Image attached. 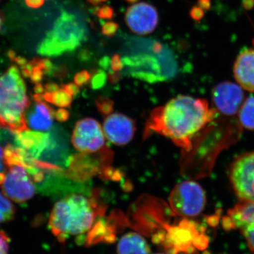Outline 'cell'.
Listing matches in <instances>:
<instances>
[{"instance_id":"obj_1","label":"cell","mask_w":254,"mask_h":254,"mask_svg":"<svg viewBox=\"0 0 254 254\" xmlns=\"http://www.w3.org/2000/svg\"><path fill=\"white\" fill-rule=\"evenodd\" d=\"M217 113L216 110L209 108L208 102L204 99L179 95L164 106L153 110L147 123L145 133L155 132L190 151L193 138L213 121Z\"/></svg>"},{"instance_id":"obj_2","label":"cell","mask_w":254,"mask_h":254,"mask_svg":"<svg viewBox=\"0 0 254 254\" xmlns=\"http://www.w3.org/2000/svg\"><path fill=\"white\" fill-rule=\"evenodd\" d=\"M143 40L138 41L141 50L133 44L136 51L129 52L122 58L127 72L132 77L151 83L175 77L177 64L173 53L159 41Z\"/></svg>"},{"instance_id":"obj_3","label":"cell","mask_w":254,"mask_h":254,"mask_svg":"<svg viewBox=\"0 0 254 254\" xmlns=\"http://www.w3.org/2000/svg\"><path fill=\"white\" fill-rule=\"evenodd\" d=\"M98 216L96 206L85 195L72 194L59 200L50 213L49 227L60 242L91 230Z\"/></svg>"},{"instance_id":"obj_4","label":"cell","mask_w":254,"mask_h":254,"mask_svg":"<svg viewBox=\"0 0 254 254\" xmlns=\"http://www.w3.org/2000/svg\"><path fill=\"white\" fill-rule=\"evenodd\" d=\"M26 83L18 66H10L0 76V128L16 133L28 130L29 108Z\"/></svg>"},{"instance_id":"obj_5","label":"cell","mask_w":254,"mask_h":254,"mask_svg":"<svg viewBox=\"0 0 254 254\" xmlns=\"http://www.w3.org/2000/svg\"><path fill=\"white\" fill-rule=\"evenodd\" d=\"M86 38L84 23L74 14L63 11L38 45L37 53L48 58L59 57L76 50Z\"/></svg>"},{"instance_id":"obj_6","label":"cell","mask_w":254,"mask_h":254,"mask_svg":"<svg viewBox=\"0 0 254 254\" xmlns=\"http://www.w3.org/2000/svg\"><path fill=\"white\" fill-rule=\"evenodd\" d=\"M169 203L174 213L183 217H195L205 208L204 190L196 182L185 181L178 184L169 196Z\"/></svg>"},{"instance_id":"obj_7","label":"cell","mask_w":254,"mask_h":254,"mask_svg":"<svg viewBox=\"0 0 254 254\" xmlns=\"http://www.w3.org/2000/svg\"><path fill=\"white\" fill-rule=\"evenodd\" d=\"M199 227L195 222L189 220H184L180 225L170 227L169 240L172 241L174 250L191 254L194 248L205 250L208 245V238Z\"/></svg>"},{"instance_id":"obj_8","label":"cell","mask_w":254,"mask_h":254,"mask_svg":"<svg viewBox=\"0 0 254 254\" xmlns=\"http://www.w3.org/2000/svg\"><path fill=\"white\" fill-rule=\"evenodd\" d=\"M230 178L237 196L245 201H254V152L241 155L235 160Z\"/></svg>"},{"instance_id":"obj_9","label":"cell","mask_w":254,"mask_h":254,"mask_svg":"<svg viewBox=\"0 0 254 254\" xmlns=\"http://www.w3.org/2000/svg\"><path fill=\"white\" fill-rule=\"evenodd\" d=\"M71 142L78 151L95 153L104 147V132L96 120L92 118L83 119L78 122L73 128Z\"/></svg>"},{"instance_id":"obj_10","label":"cell","mask_w":254,"mask_h":254,"mask_svg":"<svg viewBox=\"0 0 254 254\" xmlns=\"http://www.w3.org/2000/svg\"><path fill=\"white\" fill-rule=\"evenodd\" d=\"M2 190L6 196L18 203L31 199L36 192L34 185L23 165L9 167V172L2 184Z\"/></svg>"},{"instance_id":"obj_11","label":"cell","mask_w":254,"mask_h":254,"mask_svg":"<svg viewBox=\"0 0 254 254\" xmlns=\"http://www.w3.org/2000/svg\"><path fill=\"white\" fill-rule=\"evenodd\" d=\"M222 222L227 230L239 229L254 253V201L242 200L229 210Z\"/></svg>"},{"instance_id":"obj_12","label":"cell","mask_w":254,"mask_h":254,"mask_svg":"<svg viewBox=\"0 0 254 254\" xmlns=\"http://www.w3.org/2000/svg\"><path fill=\"white\" fill-rule=\"evenodd\" d=\"M125 20L133 33L145 36L153 33L158 26V10L148 3H136L127 9Z\"/></svg>"},{"instance_id":"obj_13","label":"cell","mask_w":254,"mask_h":254,"mask_svg":"<svg viewBox=\"0 0 254 254\" xmlns=\"http://www.w3.org/2000/svg\"><path fill=\"white\" fill-rule=\"evenodd\" d=\"M103 129L108 141L115 145H124L129 143L134 136L136 125L126 115L113 113L105 119Z\"/></svg>"},{"instance_id":"obj_14","label":"cell","mask_w":254,"mask_h":254,"mask_svg":"<svg viewBox=\"0 0 254 254\" xmlns=\"http://www.w3.org/2000/svg\"><path fill=\"white\" fill-rule=\"evenodd\" d=\"M243 98L244 92L241 87L232 82H222L213 88V101L215 110L224 115H235Z\"/></svg>"},{"instance_id":"obj_15","label":"cell","mask_w":254,"mask_h":254,"mask_svg":"<svg viewBox=\"0 0 254 254\" xmlns=\"http://www.w3.org/2000/svg\"><path fill=\"white\" fill-rule=\"evenodd\" d=\"M43 100V95H34L35 105L26 118V123L36 131H48L53 126L54 112Z\"/></svg>"},{"instance_id":"obj_16","label":"cell","mask_w":254,"mask_h":254,"mask_svg":"<svg viewBox=\"0 0 254 254\" xmlns=\"http://www.w3.org/2000/svg\"><path fill=\"white\" fill-rule=\"evenodd\" d=\"M234 73L242 88L254 91V50L242 52L234 65Z\"/></svg>"},{"instance_id":"obj_17","label":"cell","mask_w":254,"mask_h":254,"mask_svg":"<svg viewBox=\"0 0 254 254\" xmlns=\"http://www.w3.org/2000/svg\"><path fill=\"white\" fill-rule=\"evenodd\" d=\"M118 254H150L149 245L141 235L128 232L122 237L118 245Z\"/></svg>"},{"instance_id":"obj_18","label":"cell","mask_w":254,"mask_h":254,"mask_svg":"<svg viewBox=\"0 0 254 254\" xmlns=\"http://www.w3.org/2000/svg\"><path fill=\"white\" fill-rule=\"evenodd\" d=\"M46 101L53 103L59 108H67L72 102V95L68 93L63 87L53 92H46L43 95Z\"/></svg>"},{"instance_id":"obj_19","label":"cell","mask_w":254,"mask_h":254,"mask_svg":"<svg viewBox=\"0 0 254 254\" xmlns=\"http://www.w3.org/2000/svg\"><path fill=\"white\" fill-rule=\"evenodd\" d=\"M241 125L245 128L254 130V95L247 98L239 115Z\"/></svg>"},{"instance_id":"obj_20","label":"cell","mask_w":254,"mask_h":254,"mask_svg":"<svg viewBox=\"0 0 254 254\" xmlns=\"http://www.w3.org/2000/svg\"><path fill=\"white\" fill-rule=\"evenodd\" d=\"M0 211L4 213L9 220L14 219L15 212H16L14 205L1 193H0Z\"/></svg>"},{"instance_id":"obj_21","label":"cell","mask_w":254,"mask_h":254,"mask_svg":"<svg viewBox=\"0 0 254 254\" xmlns=\"http://www.w3.org/2000/svg\"><path fill=\"white\" fill-rule=\"evenodd\" d=\"M108 75L103 70H95L93 73L91 80L92 88L98 89L102 88L105 84Z\"/></svg>"},{"instance_id":"obj_22","label":"cell","mask_w":254,"mask_h":254,"mask_svg":"<svg viewBox=\"0 0 254 254\" xmlns=\"http://www.w3.org/2000/svg\"><path fill=\"white\" fill-rule=\"evenodd\" d=\"M9 236L0 230V254H9Z\"/></svg>"},{"instance_id":"obj_23","label":"cell","mask_w":254,"mask_h":254,"mask_svg":"<svg viewBox=\"0 0 254 254\" xmlns=\"http://www.w3.org/2000/svg\"><path fill=\"white\" fill-rule=\"evenodd\" d=\"M97 16L102 19H112L114 16V9L108 5H103L97 10Z\"/></svg>"},{"instance_id":"obj_24","label":"cell","mask_w":254,"mask_h":254,"mask_svg":"<svg viewBox=\"0 0 254 254\" xmlns=\"http://www.w3.org/2000/svg\"><path fill=\"white\" fill-rule=\"evenodd\" d=\"M119 29L118 23L113 21H108L103 24L102 26V33L104 36L111 37L113 36Z\"/></svg>"},{"instance_id":"obj_25","label":"cell","mask_w":254,"mask_h":254,"mask_svg":"<svg viewBox=\"0 0 254 254\" xmlns=\"http://www.w3.org/2000/svg\"><path fill=\"white\" fill-rule=\"evenodd\" d=\"M91 78V74L86 70L80 71L76 73L74 76V82L77 86H83L89 81Z\"/></svg>"},{"instance_id":"obj_26","label":"cell","mask_w":254,"mask_h":254,"mask_svg":"<svg viewBox=\"0 0 254 254\" xmlns=\"http://www.w3.org/2000/svg\"><path fill=\"white\" fill-rule=\"evenodd\" d=\"M110 66L114 71H120L123 70L124 63L120 54H115L110 60Z\"/></svg>"},{"instance_id":"obj_27","label":"cell","mask_w":254,"mask_h":254,"mask_svg":"<svg viewBox=\"0 0 254 254\" xmlns=\"http://www.w3.org/2000/svg\"><path fill=\"white\" fill-rule=\"evenodd\" d=\"M190 16L195 21H199L204 16V11L200 6H193L190 10Z\"/></svg>"},{"instance_id":"obj_28","label":"cell","mask_w":254,"mask_h":254,"mask_svg":"<svg viewBox=\"0 0 254 254\" xmlns=\"http://www.w3.org/2000/svg\"><path fill=\"white\" fill-rule=\"evenodd\" d=\"M97 104H98V108H102V111H104L105 109L107 108H111L113 107V101L108 99V98H103L100 97L97 100Z\"/></svg>"},{"instance_id":"obj_29","label":"cell","mask_w":254,"mask_h":254,"mask_svg":"<svg viewBox=\"0 0 254 254\" xmlns=\"http://www.w3.org/2000/svg\"><path fill=\"white\" fill-rule=\"evenodd\" d=\"M63 87L68 93H69L70 94L72 95V96L78 94V92H79L78 86H77L76 83H68V84L64 85V86Z\"/></svg>"},{"instance_id":"obj_30","label":"cell","mask_w":254,"mask_h":254,"mask_svg":"<svg viewBox=\"0 0 254 254\" xmlns=\"http://www.w3.org/2000/svg\"><path fill=\"white\" fill-rule=\"evenodd\" d=\"M55 116L58 121L64 122L68 119V112L66 110L61 108V109L58 110L57 111V113L55 114Z\"/></svg>"},{"instance_id":"obj_31","label":"cell","mask_w":254,"mask_h":254,"mask_svg":"<svg viewBox=\"0 0 254 254\" xmlns=\"http://www.w3.org/2000/svg\"><path fill=\"white\" fill-rule=\"evenodd\" d=\"M29 7L39 8L44 4L45 0H25Z\"/></svg>"},{"instance_id":"obj_32","label":"cell","mask_w":254,"mask_h":254,"mask_svg":"<svg viewBox=\"0 0 254 254\" xmlns=\"http://www.w3.org/2000/svg\"><path fill=\"white\" fill-rule=\"evenodd\" d=\"M198 6L203 9L208 10L210 6V0H198Z\"/></svg>"},{"instance_id":"obj_33","label":"cell","mask_w":254,"mask_h":254,"mask_svg":"<svg viewBox=\"0 0 254 254\" xmlns=\"http://www.w3.org/2000/svg\"><path fill=\"white\" fill-rule=\"evenodd\" d=\"M4 150L0 145V173H4Z\"/></svg>"},{"instance_id":"obj_34","label":"cell","mask_w":254,"mask_h":254,"mask_svg":"<svg viewBox=\"0 0 254 254\" xmlns=\"http://www.w3.org/2000/svg\"><path fill=\"white\" fill-rule=\"evenodd\" d=\"M108 79L112 83H115V82L118 81L120 79V73L119 71H115V73H109L108 75Z\"/></svg>"},{"instance_id":"obj_35","label":"cell","mask_w":254,"mask_h":254,"mask_svg":"<svg viewBox=\"0 0 254 254\" xmlns=\"http://www.w3.org/2000/svg\"><path fill=\"white\" fill-rule=\"evenodd\" d=\"M100 65L102 68H105V69H108V67L110 65V60L108 57H105L103 59L100 61Z\"/></svg>"},{"instance_id":"obj_36","label":"cell","mask_w":254,"mask_h":254,"mask_svg":"<svg viewBox=\"0 0 254 254\" xmlns=\"http://www.w3.org/2000/svg\"><path fill=\"white\" fill-rule=\"evenodd\" d=\"M254 5V0H243V6L245 9H251Z\"/></svg>"},{"instance_id":"obj_37","label":"cell","mask_w":254,"mask_h":254,"mask_svg":"<svg viewBox=\"0 0 254 254\" xmlns=\"http://www.w3.org/2000/svg\"><path fill=\"white\" fill-rule=\"evenodd\" d=\"M87 1H88V2H89L90 4L95 5V6L100 4V3H101L100 0H87Z\"/></svg>"},{"instance_id":"obj_38","label":"cell","mask_w":254,"mask_h":254,"mask_svg":"<svg viewBox=\"0 0 254 254\" xmlns=\"http://www.w3.org/2000/svg\"><path fill=\"white\" fill-rule=\"evenodd\" d=\"M5 177H6V175L4 173H0V185H2L5 180Z\"/></svg>"},{"instance_id":"obj_39","label":"cell","mask_w":254,"mask_h":254,"mask_svg":"<svg viewBox=\"0 0 254 254\" xmlns=\"http://www.w3.org/2000/svg\"><path fill=\"white\" fill-rule=\"evenodd\" d=\"M124 1H127L128 4H136L139 0H124Z\"/></svg>"},{"instance_id":"obj_40","label":"cell","mask_w":254,"mask_h":254,"mask_svg":"<svg viewBox=\"0 0 254 254\" xmlns=\"http://www.w3.org/2000/svg\"><path fill=\"white\" fill-rule=\"evenodd\" d=\"M1 23H2V17H1V14H0V29H1Z\"/></svg>"},{"instance_id":"obj_41","label":"cell","mask_w":254,"mask_h":254,"mask_svg":"<svg viewBox=\"0 0 254 254\" xmlns=\"http://www.w3.org/2000/svg\"><path fill=\"white\" fill-rule=\"evenodd\" d=\"M101 2H105V1H108V0H100Z\"/></svg>"},{"instance_id":"obj_42","label":"cell","mask_w":254,"mask_h":254,"mask_svg":"<svg viewBox=\"0 0 254 254\" xmlns=\"http://www.w3.org/2000/svg\"><path fill=\"white\" fill-rule=\"evenodd\" d=\"M0 1H1V0H0Z\"/></svg>"}]
</instances>
